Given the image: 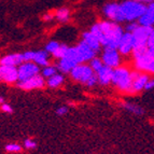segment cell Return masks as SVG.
Instances as JSON below:
<instances>
[{"instance_id": "1", "label": "cell", "mask_w": 154, "mask_h": 154, "mask_svg": "<svg viewBox=\"0 0 154 154\" xmlns=\"http://www.w3.org/2000/svg\"><path fill=\"white\" fill-rule=\"evenodd\" d=\"M99 26L103 31V38L100 40V44L106 46V49H119L120 42L124 36L121 27L110 22H103L99 24Z\"/></svg>"}, {"instance_id": "2", "label": "cell", "mask_w": 154, "mask_h": 154, "mask_svg": "<svg viewBox=\"0 0 154 154\" xmlns=\"http://www.w3.org/2000/svg\"><path fill=\"white\" fill-rule=\"evenodd\" d=\"M120 7H121L124 18L127 21H134V20L140 18L146 11L144 5H142L139 1H131V0L125 1L122 5H120Z\"/></svg>"}, {"instance_id": "3", "label": "cell", "mask_w": 154, "mask_h": 154, "mask_svg": "<svg viewBox=\"0 0 154 154\" xmlns=\"http://www.w3.org/2000/svg\"><path fill=\"white\" fill-rule=\"evenodd\" d=\"M112 82L114 83L120 90L131 93L133 78H131V73L126 69V68H116V69L114 70Z\"/></svg>"}, {"instance_id": "4", "label": "cell", "mask_w": 154, "mask_h": 154, "mask_svg": "<svg viewBox=\"0 0 154 154\" xmlns=\"http://www.w3.org/2000/svg\"><path fill=\"white\" fill-rule=\"evenodd\" d=\"M71 75L75 80H78L80 82L86 84V82L94 75V73H93V69L88 66L78 65L71 70Z\"/></svg>"}, {"instance_id": "5", "label": "cell", "mask_w": 154, "mask_h": 154, "mask_svg": "<svg viewBox=\"0 0 154 154\" xmlns=\"http://www.w3.org/2000/svg\"><path fill=\"white\" fill-rule=\"evenodd\" d=\"M39 73V68L37 65L32 64V63H25V64L21 65V67L18 68V80L21 81H25L27 79L38 75Z\"/></svg>"}, {"instance_id": "6", "label": "cell", "mask_w": 154, "mask_h": 154, "mask_svg": "<svg viewBox=\"0 0 154 154\" xmlns=\"http://www.w3.org/2000/svg\"><path fill=\"white\" fill-rule=\"evenodd\" d=\"M103 62L106 66L110 68H116L120 64V55H119L116 49H109L107 48L103 55Z\"/></svg>"}, {"instance_id": "7", "label": "cell", "mask_w": 154, "mask_h": 154, "mask_svg": "<svg viewBox=\"0 0 154 154\" xmlns=\"http://www.w3.org/2000/svg\"><path fill=\"white\" fill-rule=\"evenodd\" d=\"M105 11V14L108 16L110 20H113L116 22H123L125 21V18L123 16V13L121 11V7L120 5H116V3H110V5H107L103 9Z\"/></svg>"}, {"instance_id": "8", "label": "cell", "mask_w": 154, "mask_h": 154, "mask_svg": "<svg viewBox=\"0 0 154 154\" xmlns=\"http://www.w3.org/2000/svg\"><path fill=\"white\" fill-rule=\"evenodd\" d=\"M0 75L1 80L8 83H14L18 80V69L13 66H2L0 68Z\"/></svg>"}, {"instance_id": "9", "label": "cell", "mask_w": 154, "mask_h": 154, "mask_svg": "<svg viewBox=\"0 0 154 154\" xmlns=\"http://www.w3.org/2000/svg\"><path fill=\"white\" fill-rule=\"evenodd\" d=\"M136 67L139 70H144V71L154 73V57L150 56L149 54L138 57L136 58Z\"/></svg>"}, {"instance_id": "10", "label": "cell", "mask_w": 154, "mask_h": 154, "mask_svg": "<svg viewBox=\"0 0 154 154\" xmlns=\"http://www.w3.org/2000/svg\"><path fill=\"white\" fill-rule=\"evenodd\" d=\"M18 85L23 90H33V88H42L44 85V80L40 75H35V77L30 78V79H27L25 81H21Z\"/></svg>"}, {"instance_id": "11", "label": "cell", "mask_w": 154, "mask_h": 154, "mask_svg": "<svg viewBox=\"0 0 154 154\" xmlns=\"http://www.w3.org/2000/svg\"><path fill=\"white\" fill-rule=\"evenodd\" d=\"M134 43H135V39H134L133 33H124L123 38L120 42V45H119V51L121 52L122 54H128L134 49Z\"/></svg>"}, {"instance_id": "12", "label": "cell", "mask_w": 154, "mask_h": 154, "mask_svg": "<svg viewBox=\"0 0 154 154\" xmlns=\"http://www.w3.org/2000/svg\"><path fill=\"white\" fill-rule=\"evenodd\" d=\"M113 72L114 71L112 70V68H110V67L105 65V66L97 72V78L100 84L108 85L113 79Z\"/></svg>"}, {"instance_id": "13", "label": "cell", "mask_w": 154, "mask_h": 154, "mask_svg": "<svg viewBox=\"0 0 154 154\" xmlns=\"http://www.w3.org/2000/svg\"><path fill=\"white\" fill-rule=\"evenodd\" d=\"M139 24L141 26L154 25V2H151L146 8V11L141 17L139 18Z\"/></svg>"}, {"instance_id": "14", "label": "cell", "mask_w": 154, "mask_h": 154, "mask_svg": "<svg viewBox=\"0 0 154 154\" xmlns=\"http://www.w3.org/2000/svg\"><path fill=\"white\" fill-rule=\"evenodd\" d=\"M77 50H78V52H79L80 57L82 59V63L92 59L93 57H94V55H95V51H93L85 42H81V43L77 46Z\"/></svg>"}, {"instance_id": "15", "label": "cell", "mask_w": 154, "mask_h": 154, "mask_svg": "<svg viewBox=\"0 0 154 154\" xmlns=\"http://www.w3.org/2000/svg\"><path fill=\"white\" fill-rule=\"evenodd\" d=\"M24 60L23 54H10L2 57L1 59V65L2 66H13L15 67L17 65H21Z\"/></svg>"}, {"instance_id": "16", "label": "cell", "mask_w": 154, "mask_h": 154, "mask_svg": "<svg viewBox=\"0 0 154 154\" xmlns=\"http://www.w3.org/2000/svg\"><path fill=\"white\" fill-rule=\"evenodd\" d=\"M149 82V77L146 75H139L136 79L133 81V88H131V93L139 92L142 88H146V83Z\"/></svg>"}, {"instance_id": "17", "label": "cell", "mask_w": 154, "mask_h": 154, "mask_svg": "<svg viewBox=\"0 0 154 154\" xmlns=\"http://www.w3.org/2000/svg\"><path fill=\"white\" fill-rule=\"evenodd\" d=\"M83 42L88 44L93 51H98L100 48V42L92 32H85L83 35Z\"/></svg>"}, {"instance_id": "18", "label": "cell", "mask_w": 154, "mask_h": 154, "mask_svg": "<svg viewBox=\"0 0 154 154\" xmlns=\"http://www.w3.org/2000/svg\"><path fill=\"white\" fill-rule=\"evenodd\" d=\"M33 62H36L40 66H45L48 67V52L46 51H39L36 52V55H35V59Z\"/></svg>"}, {"instance_id": "19", "label": "cell", "mask_w": 154, "mask_h": 154, "mask_svg": "<svg viewBox=\"0 0 154 154\" xmlns=\"http://www.w3.org/2000/svg\"><path fill=\"white\" fill-rule=\"evenodd\" d=\"M123 107H124V109H126V110L129 111V112L134 113V114H136V116H142L144 113L143 109H142L141 107H139V106L134 105V103H124Z\"/></svg>"}, {"instance_id": "20", "label": "cell", "mask_w": 154, "mask_h": 154, "mask_svg": "<svg viewBox=\"0 0 154 154\" xmlns=\"http://www.w3.org/2000/svg\"><path fill=\"white\" fill-rule=\"evenodd\" d=\"M63 82H64V77L60 75H55L53 77L49 78L48 85L50 88H58V86H60L63 84Z\"/></svg>"}, {"instance_id": "21", "label": "cell", "mask_w": 154, "mask_h": 154, "mask_svg": "<svg viewBox=\"0 0 154 154\" xmlns=\"http://www.w3.org/2000/svg\"><path fill=\"white\" fill-rule=\"evenodd\" d=\"M77 67V65H75L72 62L68 60L66 58H62L60 59V63H59V69L64 72H71V70Z\"/></svg>"}, {"instance_id": "22", "label": "cell", "mask_w": 154, "mask_h": 154, "mask_svg": "<svg viewBox=\"0 0 154 154\" xmlns=\"http://www.w3.org/2000/svg\"><path fill=\"white\" fill-rule=\"evenodd\" d=\"M56 17L58 18L59 21L66 22L67 20H68V17H69V11L65 8L59 9V10L56 12Z\"/></svg>"}, {"instance_id": "23", "label": "cell", "mask_w": 154, "mask_h": 154, "mask_svg": "<svg viewBox=\"0 0 154 154\" xmlns=\"http://www.w3.org/2000/svg\"><path fill=\"white\" fill-rule=\"evenodd\" d=\"M91 67L93 68V70H94V71L98 72L103 67V63H101V60H100V59L94 58V59H92V63H91Z\"/></svg>"}, {"instance_id": "24", "label": "cell", "mask_w": 154, "mask_h": 154, "mask_svg": "<svg viewBox=\"0 0 154 154\" xmlns=\"http://www.w3.org/2000/svg\"><path fill=\"white\" fill-rule=\"evenodd\" d=\"M42 75H43V77L51 78V77H53V75H56V69H55L54 67L48 66L43 69V71H42Z\"/></svg>"}, {"instance_id": "25", "label": "cell", "mask_w": 154, "mask_h": 154, "mask_svg": "<svg viewBox=\"0 0 154 154\" xmlns=\"http://www.w3.org/2000/svg\"><path fill=\"white\" fill-rule=\"evenodd\" d=\"M21 150L22 146L17 143H9L5 146V151L12 152V153H14V152H21Z\"/></svg>"}, {"instance_id": "26", "label": "cell", "mask_w": 154, "mask_h": 154, "mask_svg": "<svg viewBox=\"0 0 154 154\" xmlns=\"http://www.w3.org/2000/svg\"><path fill=\"white\" fill-rule=\"evenodd\" d=\"M67 50H68V48H67L66 45H60L58 49H57V51L55 52V53H53V55H54L56 58L62 59L63 57H64V55H65V53H66Z\"/></svg>"}, {"instance_id": "27", "label": "cell", "mask_w": 154, "mask_h": 154, "mask_svg": "<svg viewBox=\"0 0 154 154\" xmlns=\"http://www.w3.org/2000/svg\"><path fill=\"white\" fill-rule=\"evenodd\" d=\"M148 53L150 56L154 57V36H150L148 40Z\"/></svg>"}, {"instance_id": "28", "label": "cell", "mask_w": 154, "mask_h": 154, "mask_svg": "<svg viewBox=\"0 0 154 154\" xmlns=\"http://www.w3.org/2000/svg\"><path fill=\"white\" fill-rule=\"evenodd\" d=\"M59 43H57V42H55V41H52V42H50L48 45H46V52H50V53H55V52L57 51V49L59 48Z\"/></svg>"}, {"instance_id": "29", "label": "cell", "mask_w": 154, "mask_h": 154, "mask_svg": "<svg viewBox=\"0 0 154 154\" xmlns=\"http://www.w3.org/2000/svg\"><path fill=\"white\" fill-rule=\"evenodd\" d=\"M24 146H25L26 149H35L37 146V143L33 140H31V139H26L25 141H24Z\"/></svg>"}, {"instance_id": "30", "label": "cell", "mask_w": 154, "mask_h": 154, "mask_svg": "<svg viewBox=\"0 0 154 154\" xmlns=\"http://www.w3.org/2000/svg\"><path fill=\"white\" fill-rule=\"evenodd\" d=\"M35 55H36V53H33V52H26V53H24L23 54L24 60H25V62H30V60H33V59H35Z\"/></svg>"}, {"instance_id": "31", "label": "cell", "mask_w": 154, "mask_h": 154, "mask_svg": "<svg viewBox=\"0 0 154 154\" xmlns=\"http://www.w3.org/2000/svg\"><path fill=\"white\" fill-rule=\"evenodd\" d=\"M139 26L137 23H131V25H128L127 27H126V30H127V32H131V33H134L135 31H136V29L138 28Z\"/></svg>"}, {"instance_id": "32", "label": "cell", "mask_w": 154, "mask_h": 154, "mask_svg": "<svg viewBox=\"0 0 154 154\" xmlns=\"http://www.w3.org/2000/svg\"><path fill=\"white\" fill-rule=\"evenodd\" d=\"M1 110L5 113H12L13 112L12 107H11L10 105H8V103H2V106H1Z\"/></svg>"}, {"instance_id": "33", "label": "cell", "mask_w": 154, "mask_h": 154, "mask_svg": "<svg viewBox=\"0 0 154 154\" xmlns=\"http://www.w3.org/2000/svg\"><path fill=\"white\" fill-rule=\"evenodd\" d=\"M97 80H98L97 75H94L92 78H91L90 80H88V82H86V85H88V86H93V85H95V84H96V82H97Z\"/></svg>"}, {"instance_id": "34", "label": "cell", "mask_w": 154, "mask_h": 154, "mask_svg": "<svg viewBox=\"0 0 154 154\" xmlns=\"http://www.w3.org/2000/svg\"><path fill=\"white\" fill-rule=\"evenodd\" d=\"M68 112V108L67 107H60L56 110V113L58 116H65L66 113Z\"/></svg>"}, {"instance_id": "35", "label": "cell", "mask_w": 154, "mask_h": 154, "mask_svg": "<svg viewBox=\"0 0 154 154\" xmlns=\"http://www.w3.org/2000/svg\"><path fill=\"white\" fill-rule=\"evenodd\" d=\"M153 88H154V80H151V81H149V82L146 83L144 90H151Z\"/></svg>"}, {"instance_id": "36", "label": "cell", "mask_w": 154, "mask_h": 154, "mask_svg": "<svg viewBox=\"0 0 154 154\" xmlns=\"http://www.w3.org/2000/svg\"><path fill=\"white\" fill-rule=\"evenodd\" d=\"M43 20L44 21H50V20H52V15L51 14H45L44 17H43Z\"/></svg>"}, {"instance_id": "37", "label": "cell", "mask_w": 154, "mask_h": 154, "mask_svg": "<svg viewBox=\"0 0 154 154\" xmlns=\"http://www.w3.org/2000/svg\"><path fill=\"white\" fill-rule=\"evenodd\" d=\"M136 1H139V2H150L151 3L152 1H153V0H136Z\"/></svg>"}, {"instance_id": "38", "label": "cell", "mask_w": 154, "mask_h": 154, "mask_svg": "<svg viewBox=\"0 0 154 154\" xmlns=\"http://www.w3.org/2000/svg\"><path fill=\"white\" fill-rule=\"evenodd\" d=\"M151 35H152V36H154V29H153V32H152Z\"/></svg>"}]
</instances>
